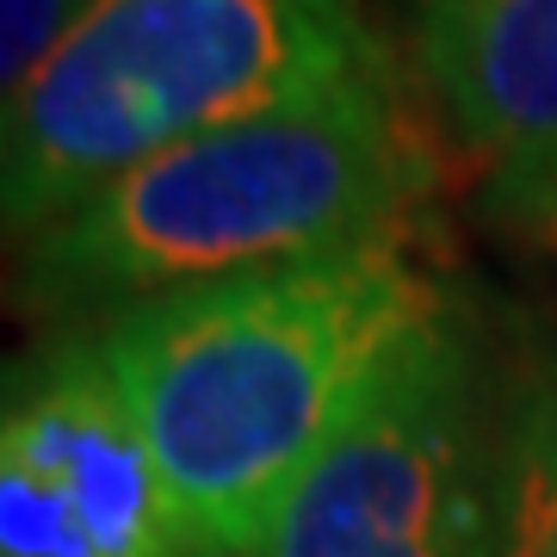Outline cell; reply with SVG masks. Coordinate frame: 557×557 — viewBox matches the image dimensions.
Instances as JSON below:
<instances>
[{
    "label": "cell",
    "instance_id": "cell-7",
    "mask_svg": "<svg viewBox=\"0 0 557 557\" xmlns=\"http://www.w3.org/2000/svg\"><path fill=\"white\" fill-rule=\"evenodd\" d=\"M87 0H0V106L38 75L50 44L75 25Z\"/></svg>",
    "mask_w": 557,
    "mask_h": 557
},
{
    "label": "cell",
    "instance_id": "cell-5",
    "mask_svg": "<svg viewBox=\"0 0 557 557\" xmlns=\"http://www.w3.org/2000/svg\"><path fill=\"white\" fill-rule=\"evenodd\" d=\"M440 112L496 180V211L557 193V0H416Z\"/></svg>",
    "mask_w": 557,
    "mask_h": 557
},
{
    "label": "cell",
    "instance_id": "cell-8",
    "mask_svg": "<svg viewBox=\"0 0 557 557\" xmlns=\"http://www.w3.org/2000/svg\"><path fill=\"white\" fill-rule=\"evenodd\" d=\"M502 218L515 223V230H527L533 242L557 248V193H545V199H520V205H502Z\"/></svg>",
    "mask_w": 557,
    "mask_h": 557
},
{
    "label": "cell",
    "instance_id": "cell-2",
    "mask_svg": "<svg viewBox=\"0 0 557 557\" xmlns=\"http://www.w3.org/2000/svg\"><path fill=\"white\" fill-rule=\"evenodd\" d=\"M440 180L397 69L273 106L81 199L25 236L13 285L44 317H94L409 230Z\"/></svg>",
    "mask_w": 557,
    "mask_h": 557
},
{
    "label": "cell",
    "instance_id": "cell-3",
    "mask_svg": "<svg viewBox=\"0 0 557 557\" xmlns=\"http://www.w3.org/2000/svg\"><path fill=\"white\" fill-rule=\"evenodd\" d=\"M359 0H87L0 106V236L273 106L384 75Z\"/></svg>",
    "mask_w": 557,
    "mask_h": 557
},
{
    "label": "cell",
    "instance_id": "cell-9",
    "mask_svg": "<svg viewBox=\"0 0 557 557\" xmlns=\"http://www.w3.org/2000/svg\"><path fill=\"white\" fill-rule=\"evenodd\" d=\"M193 557H230V552H193Z\"/></svg>",
    "mask_w": 557,
    "mask_h": 557
},
{
    "label": "cell",
    "instance_id": "cell-6",
    "mask_svg": "<svg viewBox=\"0 0 557 557\" xmlns=\"http://www.w3.org/2000/svg\"><path fill=\"white\" fill-rule=\"evenodd\" d=\"M490 557H557V366H527L496 397Z\"/></svg>",
    "mask_w": 557,
    "mask_h": 557
},
{
    "label": "cell",
    "instance_id": "cell-1",
    "mask_svg": "<svg viewBox=\"0 0 557 557\" xmlns=\"http://www.w3.org/2000/svg\"><path fill=\"white\" fill-rule=\"evenodd\" d=\"M446 310V285L397 230L131 304L94 335L186 539L255 557L292 483Z\"/></svg>",
    "mask_w": 557,
    "mask_h": 557
},
{
    "label": "cell",
    "instance_id": "cell-4",
    "mask_svg": "<svg viewBox=\"0 0 557 557\" xmlns=\"http://www.w3.org/2000/svg\"><path fill=\"white\" fill-rule=\"evenodd\" d=\"M496 403L458 310L421 329L278 502L255 557H490Z\"/></svg>",
    "mask_w": 557,
    "mask_h": 557
}]
</instances>
